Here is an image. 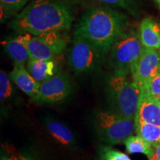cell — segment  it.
<instances>
[{
    "mask_svg": "<svg viewBox=\"0 0 160 160\" xmlns=\"http://www.w3.org/2000/svg\"><path fill=\"white\" fill-rule=\"evenodd\" d=\"M128 22V17L119 11L105 7L95 8L82 17L75 35L89 41L102 56L111 51L116 42L125 33Z\"/></svg>",
    "mask_w": 160,
    "mask_h": 160,
    "instance_id": "obj_2",
    "label": "cell"
},
{
    "mask_svg": "<svg viewBox=\"0 0 160 160\" xmlns=\"http://www.w3.org/2000/svg\"><path fill=\"white\" fill-rule=\"evenodd\" d=\"M12 87L9 78L3 71L0 72V99L3 101L11 96Z\"/></svg>",
    "mask_w": 160,
    "mask_h": 160,
    "instance_id": "obj_21",
    "label": "cell"
},
{
    "mask_svg": "<svg viewBox=\"0 0 160 160\" xmlns=\"http://www.w3.org/2000/svg\"><path fill=\"white\" fill-rule=\"evenodd\" d=\"M101 56L93 44L85 38L75 35L68 56L70 66L73 71L82 74L93 71Z\"/></svg>",
    "mask_w": 160,
    "mask_h": 160,
    "instance_id": "obj_7",
    "label": "cell"
},
{
    "mask_svg": "<svg viewBox=\"0 0 160 160\" xmlns=\"http://www.w3.org/2000/svg\"><path fill=\"white\" fill-rule=\"evenodd\" d=\"M150 160H160V143L155 148V153Z\"/></svg>",
    "mask_w": 160,
    "mask_h": 160,
    "instance_id": "obj_24",
    "label": "cell"
},
{
    "mask_svg": "<svg viewBox=\"0 0 160 160\" xmlns=\"http://www.w3.org/2000/svg\"><path fill=\"white\" fill-rule=\"evenodd\" d=\"M1 160H8V159H7V157H2Z\"/></svg>",
    "mask_w": 160,
    "mask_h": 160,
    "instance_id": "obj_26",
    "label": "cell"
},
{
    "mask_svg": "<svg viewBox=\"0 0 160 160\" xmlns=\"http://www.w3.org/2000/svg\"><path fill=\"white\" fill-rule=\"evenodd\" d=\"M99 137L110 145L124 143L136 131V120L114 111L99 112L96 118Z\"/></svg>",
    "mask_w": 160,
    "mask_h": 160,
    "instance_id": "obj_4",
    "label": "cell"
},
{
    "mask_svg": "<svg viewBox=\"0 0 160 160\" xmlns=\"http://www.w3.org/2000/svg\"><path fill=\"white\" fill-rule=\"evenodd\" d=\"M135 120L160 126V100L142 90Z\"/></svg>",
    "mask_w": 160,
    "mask_h": 160,
    "instance_id": "obj_10",
    "label": "cell"
},
{
    "mask_svg": "<svg viewBox=\"0 0 160 160\" xmlns=\"http://www.w3.org/2000/svg\"><path fill=\"white\" fill-rule=\"evenodd\" d=\"M9 77L24 93L31 97L32 99H33L37 97L40 84L38 83L30 74L24 65L14 64V67Z\"/></svg>",
    "mask_w": 160,
    "mask_h": 160,
    "instance_id": "obj_11",
    "label": "cell"
},
{
    "mask_svg": "<svg viewBox=\"0 0 160 160\" xmlns=\"http://www.w3.org/2000/svg\"><path fill=\"white\" fill-rule=\"evenodd\" d=\"M99 160H131L125 153L109 147H102L99 152Z\"/></svg>",
    "mask_w": 160,
    "mask_h": 160,
    "instance_id": "obj_18",
    "label": "cell"
},
{
    "mask_svg": "<svg viewBox=\"0 0 160 160\" xmlns=\"http://www.w3.org/2000/svg\"><path fill=\"white\" fill-rule=\"evenodd\" d=\"M140 37L135 31L125 32L111 50V64L115 71L132 74L142 51Z\"/></svg>",
    "mask_w": 160,
    "mask_h": 160,
    "instance_id": "obj_5",
    "label": "cell"
},
{
    "mask_svg": "<svg viewBox=\"0 0 160 160\" xmlns=\"http://www.w3.org/2000/svg\"><path fill=\"white\" fill-rule=\"evenodd\" d=\"M160 53L157 50L143 47L137 67L132 74V79L143 88L159 73Z\"/></svg>",
    "mask_w": 160,
    "mask_h": 160,
    "instance_id": "obj_9",
    "label": "cell"
},
{
    "mask_svg": "<svg viewBox=\"0 0 160 160\" xmlns=\"http://www.w3.org/2000/svg\"><path fill=\"white\" fill-rule=\"evenodd\" d=\"M136 133L155 148L160 143V126L136 120Z\"/></svg>",
    "mask_w": 160,
    "mask_h": 160,
    "instance_id": "obj_15",
    "label": "cell"
},
{
    "mask_svg": "<svg viewBox=\"0 0 160 160\" xmlns=\"http://www.w3.org/2000/svg\"><path fill=\"white\" fill-rule=\"evenodd\" d=\"M154 1L156 2V3H157V5H159V7L160 8V0H154Z\"/></svg>",
    "mask_w": 160,
    "mask_h": 160,
    "instance_id": "obj_25",
    "label": "cell"
},
{
    "mask_svg": "<svg viewBox=\"0 0 160 160\" xmlns=\"http://www.w3.org/2000/svg\"><path fill=\"white\" fill-rule=\"evenodd\" d=\"M71 92V84L68 77L62 71L40 84L37 97L33 100L37 102L55 104L63 102Z\"/></svg>",
    "mask_w": 160,
    "mask_h": 160,
    "instance_id": "obj_8",
    "label": "cell"
},
{
    "mask_svg": "<svg viewBox=\"0 0 160 160\" xmlns=\"http://www.w3.org/2000/svg\"><path fill=\"white\" fill-rule=\"evenodd\" d=\"M141 89L151 97L160 100V73H158L150 80L145 87L142 88Z\"/></svg>",
    "mask_w": 160,
    "mask_h": 160,
    "instance_id": "obj_20",
    "label": "cell"
},
{
    "mask_svg": "<svg viewBox=\"0 0 160 160\" xmlns=\"http://www.w3.org/2000/svg\"><path fill=\"white\" fill-rule=\"evenodd\" d=\"M30 0H0L2 11L7 14H13L19 11Z\"/></svg>",
    "mask_w": 160,
    "mask_h": 160,
    "instance_id": "obj_19",
    "label": "cell"
},
{
    "mask_svg": "<svg viewBox=\"0 0 160 160\" xmlns=\"http://www.w3.org/2000/svg\"><path fill=\"white\" fill-rule=\"evenodd\" d=\"M73 13L60 0H35L16 16L10 26L13 31L39 36L71 28Z\"/></svg>",
    "mask_w": 160,
    "mask_h": 160,
    "instance_id": "obj_1",
    "label": "cell"
},
{
    "mask_svg": "<svg viewBox=\"0 0 160 160\" xmlns=\"http://www.w3.org/2000/svg\"><path fill=\"white\" fill-rule=\"evenodd\" d=\"M124 144L125 145L126 151L130 154L142 153L147 156L150 160L155 153L154 148L138 135L131 136L124 142Z\"/></svg>",
    "mask_w": 160,
    "mask_h": 160,
    "instance_id": "obj_16",
    "label": "cell"
},
{
    "mask_svg": "<svg viewBox=\"0 0 160 160\" xmlns=\"http://www.w3.org/2000/svg\"><path fill=\"white\" fill-rule=\"evenodd\" d=\"M30 59L52 60L65 48L67 39L60 32H50L43 34L31 37L25 34Z\"/></svg>",
    "mask_w": 160,
    "mask_h": 160,
    "instance_id": "obj_6",
    "label": "cell"
},
{
    "mask_svg": "<svg viewBox=\"0 0 160 160\" xmlns=\"http://www.w3.org/2000/svg\"><path fill=\"white\" fill-rule=\"evenodd\" d=\"M5 149L8 154L7 157L8 160H29L25 156L22 154L18 150L16 149V148L13 146L8 145Z\"/></svg>",
    "mask_w": 160,
    "mask_h": 160,
    "instance_id": "obj_23",
    "label": "cell"
},
{
    "mask_svg": "<svg viewBox=\"0 0 160 160\" xmlns=\"http://www.w3.org/2000/svg\"><path fill=\"white\" fill-rule=\"evenodd\" d=\"M107 91L114 111L126 117L136 119L142 89L128 75L113 72L107 80Z\"/></svg>",
    "mask_w": 160,
    "mask_h": 160,
    "instance_id": "obj_3",
    "label": "cell"
},
{
    "mask_svg": "<svg viewBox=\"0 0 160 160\" xmlns=\"http://www.w3.org/2000/svg\"><path fill=\"white\" fill-rule=\"evenodd\" d=\"M27 70L39 84L53 77L57 73V65L52 60L28 59Z\"/></svg>",
    "mask_w": 160,
    "mask_h": 160,
    "instance_id": "obj_13",
    "label": "cell"
},
{
    "mask_svg": "<svg viewBox=\"0 0 160 160\" xmlns=\"http://www.w3.org/2000/svg\"><path fill=\"white\" fill-rule=\"evenodd\" d=\"M46 127L52 137L57 139L59 142L67 146L73 144L74 138L73 133L71 130L62 123L53 120H48L46 122Z\"/></svg>",
    "mask_w": 160,
    "mask_h": 160,
    "instance_id": "obj_17",
    "label": "cell"
},
{
    "mask_svg": "<svg viewBox=\"0 0 160 160\" xmlns=\"http://www.w3.org/2000/svg\"><path fill=\"white\" fill-rule=\"evenodd\" d=\"M159 73H160V60H159Z\"/></svg>",
    "mask_w": 160,
    "mask_h": 160,
    "instance_id": "obj_27",
    "label": "cell"
},
{
    "mask_svg": "<svg viewBox=\"0 0 160 160\" xmlns=\"http://www.w3.org/2000/svg\"><path fill=\"white\" fill-rule=\"evenodd\" d=\"M5 49L14 64L25 65L26 61H28L29 53L25 42V35L8 40L5 44Z\"/></svg>",
    "mask_w": 160,
    "mask_h": 160,
    "instance_id": "obj_14",
    "label": "cell"
},
{
    "mask_svg": "<svg viewBox=\"0 0 160 160\" xmlns=\"http://www.w3.org/2000/svg\"><path fill=\"white\" fill-rule=\"evenodd\" d=\"M98 1L106 5L128 10L130 12H132L134 8V0H98Z\"/></svg>",
    "mask_w": 160,
    "mask_h": 160,
    "instance_id": "obj_22",
    "label": "cell"
},
{
    "mask_svg": "<svg viewBox=\"0 0 160 160\" xmlns=\"http://www.w3.org/2000/svg\"><path fill=\"white\" fill-rule=\"evenodd\" d=\"M140 39L143 47L160 48V25L150 17H146L140 24Z\"/></svg>",
    "mask_w": 160,
    "mask_h": 160,
    "instance_id": "obj_12",
    "label": "cell"
}]
</instances>
